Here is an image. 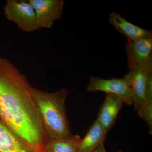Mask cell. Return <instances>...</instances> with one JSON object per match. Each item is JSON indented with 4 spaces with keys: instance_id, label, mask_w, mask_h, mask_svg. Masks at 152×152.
Segmentation results:
<instances>
[{
    "instance_id": "1",
    "label": "cell",
    "mask_w": 152,
    "mask_h": 152,
    "mask_svg": "<svg viewBox=\"0 0 152 152\" xmlns=\"http://www.w3.org/2000/svg\"><path fill=\"white\" fill-rule=\"evenodd\" d=\"M31 86L9 60L0 57V121L34 152H47L48 138L33 100Z\"/></svg>"
},
{
    "instance_id": "2",
    "label": "cell",
    "mask_w": 152,
    "mask_h": 152,
    "mask_svg": "<svg viewBox=\"0 0 152 152\" xmlns=\"http://www.w3.org/2000/svg\"><path fill=\"white\" fill-rule=\"evenodd\" d=\"M31 94L48 140L72 135L66 112L67 90L48 92L32 86Z\"/></svg>"
},
{
    "instance_id": "3",
    "label": "cell",
    "mask_w": 152,
    "mask_h": 152,
    "mask_svg": "<svg viewBox=\"0 0 152 152\" xmlns=\"http://www.w3.org/2000/svg\"><path fill=\"white\" fill-rule=\"evenodd\" d=\"M4 11L7 19L23 31L31 32L39 29L35 12L29 1L7 0Z\"/></svg>"
},
{
    "instance_id": "4",
    "label": "cell",
    "mask_w": 152,
    "mask_h": 152,
    "mask_svg": "<svg viewBox=\"0 0 152 152\" xmlns=\"http://www.w3.org/2000/svg\"><path fill=\"white\" fill-rule=\"evenodd\" d=\"M129 69H140L152 75V38L139 40H127L125 44Z\"/></svg>"
},
{
    "instance_id": "5",
    "label": "cell",
    "mask_w": 152,
    "mask_h": 152,
    "mask_svg": "<svg viewBox=\"0 0 152 152\" xmlns=\"http://www.w3.org/2000/svg\"><path fill=\"white\" fill-rule=\"evenodd\" d=\"M86 90L90 92L102 91L106 94L117 95L124 103L128 105L133 104L129 87L124 78L104 79L91 76Z\"/></svg>"
},
{
    "instance_id": "6",
    "label": "cell",
    "mask_w": 152,
    "mask_h": 152,
    "mask_svg": "<svg viewBox=\"0 0 152 152\" xmlns=\"http://www.w3.org/2000/svg\"><path fill=\"white\" fill-rule=\"evenodd\" d=\"M34 10L38 29L50 28L62 15L63 0H28Z\"/></svg>"
},
{
    "instance_id": "7",
    "label": "cell",
    "mask_w": 152,
    "mask_h": 152,
    "mask_svg": "<svg viewBox=\"0 0 152 152\" xmlns=\"http://www.w3.org/2000/svg\"><path fill=\"white\" fill-rule=\"evenodd\" d=\"M148 75L140 69L133 68L129 69V72L124 76V78L129 87L133 104L136 110L145 103V92Z\"/></svg>"
},
{
    "instance_id": "8",
    "label": "cell",
    "mask_w": 152,
    "mask_h": 152,
    "mask_svg": "<svg viewBox=\"0 0 152 152\" xmlns=\"http://www.w3.org/2000/svg\"><path fill=\"white\" fill-rule=\"evenodd\" d=\"M108 20L120 34L126 37L128 40L135 41L152 38V32L128 21L121 15L112 12Z\"/></svg>"
},
{
    "instance_id": "9",
    "label": "cell",
    "mask_w": 152,
    "mask_h": 152,
    "mask_svg": "<svg viewBox=\"0 0 152 152\" xmlns=\"http://www.w3.org/2000/svg\"><path fill=\"white\" fill-rule=\"evenodd\" d=\"M123 103L121 99L117 95L106 94L105 99L99 110L96 120L107 132L115 122Z\"/></svg>"
},
{
    "instance_id": "10",
    "label": "cell",
    "mask_w": 152,
    "mask_h": 152,
    "mask_svg": "<svg viewBox=\"0 0 152 152\" xmlns=\"http://www.w3.org/2000/svg\"><path fill=\"white\" fill-rule=\"evenodd\" d=\"M0 152H34L27 143L0 121Z\"/></svg>"
},
{
    "instance_id": "11",
    "label": "cell",
    "mask_w": 152,
    "mask_h": 152,
    "mask_svg": "<svg viewBox=\"0 0 152 152\" xmlns=\"http://www.w3.org/2000/svg\"><path fill=\"white\" fill-rule=\"evenodd\" d=\"M107 132L96 120L81 140L77 152H93L104 143Z\"/></svg>"
},
{
    "instance_id": "12",
    "label": "cell",
    "mask_w": 152,
    "mask_h": 152,
    "mask_svg": "<svg viewBox=\"0 0 152 152\" xmlns=\"http://www.w3.org/2000/svg\"><path fill=\"white\" fill-rule=\"evenodd\" d=\"M81 140L78 135L67 138L49 139L47 152H77Z\"/></svg>"
},
{
    "instance_id": "13",
    "label": "cell",
    "mask_w": 152,
    "mask_h": 152,
    "mask_svg": "<svg viewBox=\"0 0 152 152\" xmlns=\"http://www.w3.org/2000/svg\"><path fill=\"white\" fill-rule=\"evenodd\" d=\"M140 118L145 121L149 127L150 134H152V103H145L137 110Z\"/></svg>"
},
{
    "instance_id": "14",
    "label": "cell",
    "mask_w": 152,
    "mask_h": 152,
    "mask_svg": "<svg viewBox=\"0 0 152 152\" xmlns=\"http://www.w3.org/2000/svg\"><path fill=\"white\" fill-rule=\"evenodd\" d=\"M145 99V103H152V75H148L147 77Z\"/></svg>"
},
{
    "instance_id": "15",
    "label": "cell",
    "mask_w": 152,
    "mask_h": 152,
    "mask_svg": "<svg viewBox=\"0 0 152 152\" xmlns=\"http://www.w3.org/2000/svg\"><path fill=\"white\" fill-rule=\"evenodd\" d=\"M93 152H107L104 146V143L101 144V145Z\"/></svg>"
},
{
    "instance_id": "16",
    "label": "cell",
    "mask_w": 152,
    "mask_h": 152,
    "mask_svg": "<svg viewBox=\"0 0 152 152\" xmlns=\"http://www.w3.org/2000/svg\"><path fill=\"white\" fill-rule=\"evenodd\" d=\"M118 152H123L122 151H121V150H119V151H118Z\"/></svg>"
}]
</instances>
